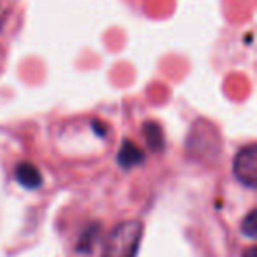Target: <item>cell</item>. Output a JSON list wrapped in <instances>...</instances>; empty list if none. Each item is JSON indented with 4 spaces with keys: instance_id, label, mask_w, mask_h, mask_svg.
<instances>
[{
    "instance_id": "ba28073f",
    "label": "cell",
    "mask_w": 257,
    "mask_h": 257,
    "mask_svg": "<svg viewBox=\"0 0 257 257\" xmlns=\"http://www.w3.org/2000/svg\"><path fill=\"white\" fill-rule=\"evenodd\" d=\"M93 127H95L97 128V136H106V133H104V131H106V127H104V125H102V127H100V125H99V121H93Z\"/></svg>"
},
{
    "instance_id": "8992f818",
    "label": "cell",
    "mask_w": 257,
    "mask_h": 257,
    "mask_svg": "<svg viewBox=\"0 0 257 257\" xmlns=\"http://www.w3.org/2000/svg\"><path fill=\"white\" fill-rule=\"evenodd\" d=\"M99 224H93L90 227L85 229V232L81 234V238L78 239V245H76V252L78 253H90L93 248V243H95L97 236H99Z\"/></svg>"
},
{
    "instance_id": "5b68a950",
    "label": "cell",
    "mask_w": 257,
    "mask_h": 257,
    "mask_svg": "<svg viewBox=\"0 0 257 257\" xmlns=\"http://www.w3.org/2000/svg\"><path fill=\"white\" fill-rule=\"evenodd\" d=\"M143 136L152 152H159L164 148V134H162V128L159 127V123L147 121L143 125Z\"/></svg>"
},
{
    "instance_id": "6da1fadb",
    "label": "cell",
    "mask_w": 257,
    "mask_h": 257,
    "mask_svg": "<svg viewBox=\"0 0 257 257\" xmlns=\"http://www.w3.org/2000/svg\"><path fill=\"white\" fill-rule=\"evenodd\" d=\"M143 238V224L140 220H125L109 232L100 257H136Z\"/></svg>"
},
{
    "instance_id": "7a4b0ae2",
    "label": "cell",
    "mask_w": 257,
    "mask_h": 257,
    "mask_svg": "<svg viewBox=\"0 0 257 257\" xmlns=\"http://www.w3.org/2000/svg\"><path fill=\"white\" fill-rule=\"evenodd\" d=\"M232 173L236 180L246 189H255L257 187V147L248 145L241 148L236 154L232 161Z\"/></svg>"
},
{
    "instance_id": "9c48e42d",
    "label": "cell",
    "mask_w": 257,
    "mask_h": 257,
    "mask_svg": "<svg viewBox=\"0 0 257 257\" xmlns=\"http://www.w3.org/2000/svg\"><path fill=\"white\" fill-rule=\"evenodd\" d=\"M243 257H255V248H253V246L252 248H248L245 253H243Z\"/></svg>"
},
{
    "instance_id": "3957f363",
    "label": "cell",
    "mask_w": 257,
    "mask_h": 257,
    "mask_svg": "<svg viewBox=\"0 0 257 257\" xmlns=\"http://www.w3.org/2000/svg\"><path fill=\"white\" fill-rule=\"evenodd\" d=\"M116 162L120 164V168L133 169V168H136V166H140L145 162V152L141 150L136 143L125 140L123 143H121L120 150H118Z\"/></svg>"
},
{
    "instance_id": "277c9868",
    "label": "cell",
    "mask_w": 257,
    "mask_h": 257,
    "mask_svg": "<svg viewBox=\"0 0 257 257\" xmlns=\"http://www.w3.org/2000/svg\"><path fill=\"white\" fill-rule=\"evenodd\" d=\"M15 178L20 185L25 187V189H29V190L39 189L44 182L41 171L34 164H30V162H20V164L16 166Z\"/></svg>"
},
{
    "instance_id": "52a82bcc",
    "label": "cell",
    "mask_w": 257,
    "mask_h": 257,
    "mask_svg": "<svg viewBox=\"0 0 257 257\" xmlns=\"http://www.w3.org/2000/svg\"><path fill=\"white\" fill-rule=\"evenodd\" d=\"M255 215H257L255 210H250L248 215H246V217L243 218V222H241L243 236H246V238H250V239H253V238H255V234H257V225H255L257 217H255Z\"/></svg>"
}]
</instances>
